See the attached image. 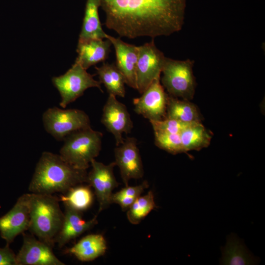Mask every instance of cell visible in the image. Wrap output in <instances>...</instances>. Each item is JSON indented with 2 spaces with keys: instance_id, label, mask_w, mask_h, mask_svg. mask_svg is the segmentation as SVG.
<instances>
[{
  "instance_id": "cell-1",
  "label": "cell",
  "mask_w": 265,
  "mask_h": 265,
  "mask_svg": "<svg viewBox=\"0 0 265 265\" xmlns=\"http://www.w3.org/2000/svg\"><path fill=\"white\" fill-rule=\"evenodd\" d=\"M106 27L129 39L169 36L181 30L186 0H99Z\"/></svg>"
},
{
  "instance_id": "cell-19",
  "label": "cell",
  "mask_w": 265,
  "mask_h": 265,
  "mask_svg": "<svg viewBox=\"0 0 265 265\" xmlns=\"http://www.w3.org/2000/svg\"><path fill=\"white\" fill-rule=\"evenodd\" d=\"M99 0H87L79 40L106 39L99 16Z\"/></svg>"
},
{
  "instance_id": "cell-7",
  "label": "cell",
  "mask_w": 265,
  "mask_h": 265,
  "mask_svg": "<svg viewBox=\"0 0 265 265\" xmlns=\"http://www.w3.org/2000/svg\"><path fill=\"white\" fill-rule=\"evenodd\" d=\"M52 82L60 95L59 105L62 108L81 96L88 88L97 87L103 92L101 83L76 62L65 74L53 77Z\"/></svg>"
},
{
  "instance_id": "cell-11",
  "label": "cell",
  "mask_w": 265,
  "mask_h": 265,
  "mask_svg": "<svg viewBox=\"0 0 265 265\" xmlns=\"http://www.w3.org/2000/svg\"><path fill=\"white\" fill-rule=\"evenodd\" d=\"M116 97L109 94L103 109L101 122L114 136L116 145L118 146L124 141L123 134L131 132L133 123L126 106Z\"/></svg>"
},
{
  "instance_id": "cell-23",
  "label": "cell",
  "mask_w": 265,
  "mask_h": 265,
  "mask_svg": "<svg viewBox=\"0 0 265 265\" xmlns=\"http://www.w3.org/2000/svg\"><path fill=\"white\" fill-rule=\"evenodd\" d=\"M180 134L184 152L207 147L212 139V135L201 122L190 124Z\"/></svg>"
},
{
  "instance_id": "cell-25",
  "label": "cell",
  "mask_w": 265,
  "mask_h": 265,
  "mask_svg": "<svg viewBox=\"0 0 265 265\" xmlns=\"http://www.w3.org/2000/svg\"><path fill=\"white\" fill-rule=\"evenodd\" d=\"M157 207L154 201V193L150 190L146 195L138 197L132 204L127 210V218L132 224H138Z\"/></svg>"
},
{
  "instance_id": "cell-29",
  "label": "cell",
  "mask_w": 265,
  "mask_h": 265,
  "mask_svg": "<svg viewBox=\"0 0 265 265\" xmlns=\"http://www.w3.org/2000/svg\"><path fill=\"white\" fill-rule=\"evenodd\" d=\"M7 244L3 247H0V265H17L16 255Z\"/></svg>"
},
{
  "instance_id": "cell-9",
  "label": "cell",
  "mask_w": 265,
  "mask_h": 265,
  "mask_svg": "<svg viewBox=\"0 0 265 265\" xmlns=\"http://www.w3.org/2000/svg\"><path fill=\"white\" fill-rule=\"evenodd\" d=\"M91 169L87 173V184L94 190L99 203L98 213L107 208L111 204V197L113 190L119 184L114 175L115 161L105 164L93 159L91 161Z\"/></svg>"
},
{
  "instance_id": "cell-3",
  "label": "cell",
  "mask_w": 265,
  "mask_h": 265,
  "mask_svg": "<svg viewBox=\"0 0 265 265\" xmlns=\"http://www.w3.org/2000/svg\"><path fill=\"white\" fill-rule=\"evenodd\" d=\"M29 205L28 230L53 247L64 218L58 199L52 194L29 193Z\"/></svg>"
},
{
  "instance_id": "cell-4",
  "label": "cell",
  "mask_w": 265,
  "mask_h": 265,
  "mask_svg": "<svg viewBox=\"0 0 265 265\" xmlns=\"http://www.w3.org/2000/svg\"><path fill=\"white\" fill-rule=\"evenodd\" d=\"M103 133L91 127L76 131L67 136L59 153L61 157L76 168L87 170L102 149Z\"/></svg>"
},
{
  "instance_id": "cell-24",
  "label": "cell",
  "mask_w": 265,
  "mask_h": 265,
  "mask_svg": "<svg viewBox=\"0 0 265 265\" xmlns=\"http://www.w3.org/2000/svg\"><path fill=\"white\" fill-rule=\"evenodd\" d=\"M83 184L75 186L62 193L60 200L65 206L81 212L91 207L95 194L88 184Z\"/></svg>"
},
{
  "instance_id": "cell-5",
  "label": "cell",
  "mask_w": 265,
  "mask_h": 265,
  "mask_svg": "<svg viewBox=\"0 0 265 265\" xmlns=\"http://www.w3.org/2000/svg\"><path fill=\"white\" fill-rule=\"evenodd\" d=\"M194 61L165 58L162 69V85L170 96L190 101L194 96L196 81L193 72Z\"/></svg>"
},
{
  "instance_id": "cell-17",
  "label": "cell",
  "mask_w": 265,
  "mask_h": 265,
  "mask_svg": "<svg viewBox=\"0 0 265 265\" xmlns=\"http://www.w3.org/2000/svg\"><path fill=\"white\" fill-rule=\"evenodd\" d=\"M111 42L106 40L92 39L79 40L75 61L87 70L91 66L104 62L110 52Z\"/></svg>"
},
{
  "instance_id": "cell-6",
  "label": "cell",
  "mask_w": 265,
  "mask_h": 265,
  "mask_svg": "<svg viewBox=\"0 0 265 265\" xmlns=\"http://www.w3.org/2000/svg\"><path fill=\"white\" fill-rule=\"evenodd\" d=\"M42 120L46 131L58 141L76 131L91 127L88 115L78 109L49 108L43 113Z\"/></svg>"
},
{
  "instance_id": "cell-21",
  "label": "cell",
  "mask_w": 265,
  "mask_h": 265,
  "mask_svg": "<svg viewBox=\"0 0 265 265\" xmlns=\"http://www.w3.org/2000/svg\"><path fill=\"white\" fill-rule=\"evenodd\" d=\"M166 117L186 123L201 122L197 106L189 101L179 99L168 95Z\"/></svg>"
},
{
  "instance_id": "cell-22",
  "label": "cell",
  "mask_w": 265,
  "mask_h": 265,
  "mask_svg": "<svg viewBox=\"0 0 265 265\" xmlns=\"http://www.w3.org/2000/svg\"><path fill=\"white\" fill-rule=\"evenodd\" d=\"M99 81L104 84L109 94L124 98L126 90L125 80L114 63L104 62L100 67H95Z\"/></svg>"
},
{
  "instance_id": "cell-13",
  "label": "cell",
  "mask_w": 265,
  "mask_h": 265,
  "mask_svg": "<svg viewBox=\"0 0 265 265\" xmlns=\"http://www.w3.org/2000/svg\"><path fill=\"white\" fill-rule=\"evenodd\" d=\"M29 193L18 198L13 207L0 217V235L7 244L28 229L29 224Z\"/></svg>"
},
{
  "instance_id": "cell-18",
  "label": "cell",
  "mask_w": 265,
  "mask_h": 265,
  "mask_svg": "<svg viewBox=\"0 0 265 265\" xmlns=\"http://www.w3.org/2000/svg\"><path fill=\"white\" fill-rule=\"evenodd\" d=\"M106 242L101 234H90L83 237L65 252L82 262H89L103 256L106 250Z\"/></svg>"
},
{
  "instance_id": "cell-26",
  "label": "cell",
  "mask_w": 265,
  "mask_h": 265,
  "mask_svg": "<svg viewBox=\"0 0 265 265\" xmlns=\"http://www.w3.org/2000/svg\"><path fill=\"white\" fill-rule=\"evenodd\" d=\"M149 187L147 181L135 186H125L119 191L112 193L111 203L119 205L122 211H127L135 200L140 196L144 190Z\"/></svg>"
},
{
  "instance_id": "cell-20",
  "label": "cell",
  "mask_w": 265,
  "mask_h": 265,
  "mask_svg": "<svg viewBox=\"0 0 265 265\" xmlns=\"http://www.w3.org/2000/svg\"><path fill=\"white\" fill-rule=\"evenodd\" d=\"M222 253L221 265H255L259 261L233 234L228 237L226 245L222 248Z\"/></svg>"
},
{
  "instance_id": "cell-14",
  "label": "cell",
  "mask_w": 265,
  "mask_h": 265,
  "mask_svg": "<svg viewBox=\"0 0 265 265\" xmlns=\"http://www.w3.org/2000/svg\"><path fill=\"white\" fill-rule=\"evenodd\" d=\"M23 242L16 255L17 265H64L52 247L32 236L23 234Z\"/></svg>"
},
{
  "instance_id": "cell-12",
  "label": "cell",
  "mask_w": 265,
  "mask_h": 265,
  "mask_svg": "<svg viewBox=\"0 0 265 265\" xmlns=\"http://www.w3.org/2000/svg\"><path fill=\"white\" fill-rule=\"evenodd\" d=\"M114 156V161L125 186H128L130 180L143 177V167L135 137H127L122 144L116 146Z\"/></svg>"
},
{
  "instance_id": "cell-28",
  "label": "cell",
  "mask_w": 265,
  "mask_h": 265,
  "mask_svg": "<svg viewBox=\"0 0 265 265\" xmlns=\"http://www.w3.org/2000/svg\"><path fill=\"white\" fill-rule=\"evenodd\" d=\"M154 132L180 134L190 124L176 119L165 117L158 121H150Z\"/></svg>"
},
{
  "instance_id": "cell-10",
  "label": "cell",
  "mask_w": 265,
  "mask_h": 265,
  "mask_svg": "<svg viewBox=\"0 0 265 265\" xmlns=\"http://www.w3.org/2000/svg\"><path fill=\"white\" fill-rule=\"evenodd\" d=\"M154 80L141 96L133 99L134 110L149 121L161 120L166 117L168 94L160 82Z\"/></svg>"
},
{
  "instance_id": "cell-8",
  "label": "cell",
  "mask_w": 265,
  "mask_h": 265,
  "mask_svg": "<svg viewBox=\"0 0 265 265\" xmlns=\"http://www.w3.org/2000/svg\"><path fill=\"white\" fill-rule=\"evenodd\" d=\"M138 49L136 90L142 94L154 80L160 78L166 57L153 40L138 46Z\"/></svg>"
},
{
  "instance_id": "cell-16",
  "label": "cell",
  "mask_w": 265,
  "mask_h": 265,
  "mask_svg": "<svg viewBox=\"0 0 265 265\" xmlns=\"http://www.w3.org/2000/svg\"><path fill=\"white\" fill-rule=\"evenodd\" d=\"M63 221L54 242L61 248L73 239L90 230L98 223L97 215L89 220L82 218L81 212L65 206Z\"/></svg>"
},
{
  "instance_id": "cell-2",
  "label": "cell",
  "mask_w": 265,
  "mask_h": 265,
  "mask_svg": "<svg viewBox=\"0 0 265 265\" xmlns=\"http://www.w3.org/2000/svg\"><path fill=\"white\" fill-rule=\"evenodd\" d=\"M87 170L76 168L60 155L44 152L29 184L30 193H64L72 187L87 183Z\"/></svg>"
},
{
  "instance_id": "cell-15",
  "label": "cell",
  "mask_w": 265,
  "mask_h": 265,
  "mask_svg": "<svg viewBox=\"0 0 265 265\" xmlns=\"http://www.w3.org/2000/svg\"><path fill=\"white\" fill-rule=\"evenodd\" d=\"M113 46L116 55V66L125 80L126 84L136 89V66L138 58V47L124 42L120 38H115L107 34Z\"/></svg>"
},
{
  "instance_id": "cell-27",
  "label": "cell",
  "mask_w": 265,
  "mask_h": 265,
  "mask_svg": "<svg viewBox=\"0 0 265 265\" xmlns=\"http://www.w3.org/2000/svg\"><path fill=\"white\" fill-rule=\"evenodd\" d=\"M155 144L173 155L184 153L180 134L154 132Z\"/></svg>"
}]
</instances>
